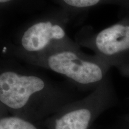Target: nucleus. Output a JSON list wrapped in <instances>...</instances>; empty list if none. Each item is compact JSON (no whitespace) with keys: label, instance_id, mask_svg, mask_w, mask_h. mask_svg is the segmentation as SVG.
Instances as JSON below:
<instances>
[{"label":"nucleus","instance_id":"nucleus-3","mask_svg":"<svg viewBox=\"0 0 129 129\" xmlns=\"http://www.w3.org/2000/svg\"><path fill=\"white\" fill-rule=\"evenodd\" d=\"M65 36L62 27L51 22H40L32 25L22 37V44L26 50L37 51L43 50L51 40H60Z\"/></svg>","mask_w":129,"mask_h":129},{"label":"nucleus","instance_id":"nucleus-6","mask_svg":"<svg viewBox=\"0 0 129 129\" xmlns=\"http://www.w3.org/2000/svg\"><path fill=\"white\" fill-rule=\"evenodd\" d=\"M0 129H37L34 125L17 117L4 118L0 120Z\"/></svg>","mask_w":129,"mask_h":129},{"label":"nucleus","instance_id":"nucleus-4","mask_svg":"<svg viewBox=\"0 0 129 129\" xmlns=\"http://www.w3.org/2000/svg\"><path fill=\"white\" fill-rule=\"evenodd\" d=\"M98 50L106 55H113L129 50V26L113 25L99 33L96 39Z\"/></svg>","mask_w":129,"mask_h":129},{"label":"nucleus","instance_id":"nucleus-7","mask_svg":"<svg viewBox=\"0 0 129 129\" xmlns=\"http://www.w3.org/2000/svg\"><path fill=\"white\" fill-rule=\"evenodd\" d=\"M69 6L75 7H87L98 4L100 0H63Z\"/></svg>","mask_w":129,"mask_h":129},{"label":"nucleus","instance_id":"nucleus-8","mask_svg":"<svg viewBox=\"0 0 129 129\" xmlns=\"http://www.w3.org/2000/svg\"><path fill=\"white\" fill-rule=\"evenodd\" d=\"M9 1H10V0H0V3H6Z\"/></svg>","mask_w":129,"mask_h":129},{"label":"nucleus","instance_id":"nucleus-5","mask_svg":"<svg viewBox=\"0 0 129 129\" xmlns=\"http://www.w3.org/2000/svg\"><path fill=\"white\" fill-rule=\"evenodd\" d=\"M90 118V112L86 109L72 111L56 120V129H87Z\"/></svg>","mask_w":129,"mask_h":129},{"label":"nucleus","instance_id":"nucleus-1","mask_svg":"<svg viewBox=\"0 0 129 129\" xmlns=\"http://www.w3.org/2000/svg\"><path fill=\"white\" fill-rule=\"evenodd\" d=\"M45 84L35 76H20L13 72L0 75V101L13 109H20L30 96L44 88Z\"/></svg>","mask_w":129,"mask_h":129},{"label":"nucleus","instance_id":"nucleus-2","mask_svg":"<svg viewBox=\"0 0 129 129\" xmlns=\"http://www.w3.org/2000/svg\"><path fill=\"white\" fill-rule=\"evenodd\" d=\"M48 63L53 71L63 74L81 84L96 83L103 77L99 66L81 60L72 51H63L53 54L48 59Z\"/></svg>","mask_w":129,"mask_h":129}]
</instances>
